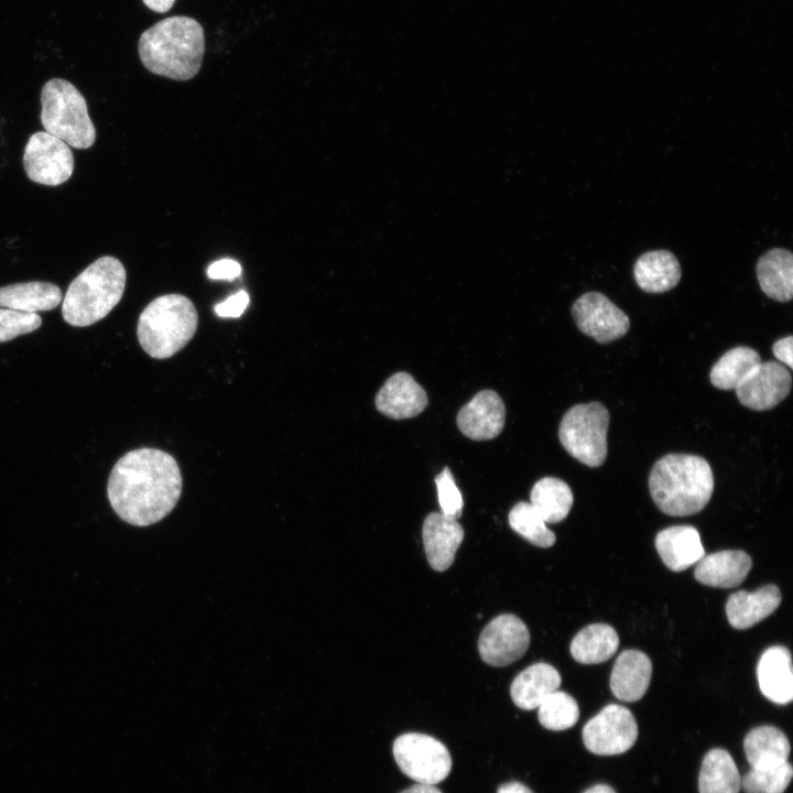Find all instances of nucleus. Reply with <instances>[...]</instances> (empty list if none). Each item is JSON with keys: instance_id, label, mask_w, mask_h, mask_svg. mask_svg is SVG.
Returning a JSON list of instances; mask_svg holds the SVG:
<instances>
[{"instance_id": "obj_36", "label": "nucleus", "mask_w": 793, "mask_h": 793, "mask_svg": "<svg viewBox=\"0 0 793 793\" xmlns=\"http://www.w3.org/2000/svg\"><path fill=\"white\" fill-rule=\"evenodd\" d=\"M249 304V295L246 291L229 296L226 301L215 305V313L220 317H239Z\"/></svg>"}, {"instance_id": "obj_12", "label": "nucleus", "mask_w": 793, "mask_h": 793, "mask_svg": "<svg viewBox=\"0 0 793 793\" xmlns=\"http://www.w3.org/2000/svg\"><path fill=\"white\" fill-rule=\"evenodd\" d=\"M572 314L578 329L600 344L621 338L630 327L629 317L599 292L579 296L572 306Z\"/></svg>"}, {"instance_id": "obj_26", "label": "nucleus", "mask_w": 793, "mask_h": 793, "mask_svg": "<svg viewBox=\"0 0 793 793\" xmlns=\"http://www.w3.org/2000/svg\"><path fill=\"white\" fill-rule=\"evenodd\" d=\"M746 758L753 769H763L787 761L790 742L774 726H759L750 730L743 740Z\"/></svg>"}, {"instance_id": "obj_34", "label": "nucleus", "mask_w": 793, "mask_h": 793, "mask_svg": "<svg viewBox=\"0 0 793 793\" xmlns=\"http://www.w3.org/2000/svg\"><path fill=\"white\" fill-rule=\"evenodd\" d=\"M41 323L42 319L37 313L0 307V343L32 333L41 326Z\"/></svg>"}, {"instance_id": "obj_20", "label": "nucleus", "mask_w": 793, "mask_h": 793, "mask_svg": "<svg viewBox=\"0 0 793 793\" xmlns=\"http://www.w3.org/2000/svg\"><path fill=\"white\" fill-rule=\"evenodd\" d=\"M655 548L667 568L683 572L705 556V548L696 528L674 525L660 531Z\"/></svg>"}, {"instance_id": "obj_13", "label": "nucleus", "mask_w": 793, "mask_h": 793, "mask_svg": "<svg viewBox=\"0 0 793 793\" xmlns=\"http://www.w3.org/2000/svg\"><path fill=\"white\" fill-rule=\"evenodd\" d=\"M791 387L790 371L770 360L756 366L735 390L742 405L754 411H765L784 400Z\"/></svg>"}, {"instance_id": "obj_42", "label": "nucleus", "mask_w": 793, "mask_h": 793, "mask_svg": "<svg viewBox=\"0 0 793 793\" xmlns=\"http://www.w3.org/2000/svg\"><path fill=\"white\" fill-rule=\"evenodd\" d=\"M584 793H616L612 787L606 784H596L588 790H586Z\"/></svg>"}, {"instance_id": "obj_32", "label": "nucleus", "mask_w": 793, "mask_h": 793, "mask_svg": "<svg viewBox=\"0 0 793 793\" xmlns=\"http://www.w3.org/2000/svg\"><path fill=\"white\" fill-rule=\"evenodd\" d=\"M540 724L554 731L573 727L579 718V708L569 694L555 691L550 694L537 707Z\"/></svg>"}, {"instance_id": "obj_29", "label": "nucleus", "mask_w": 793, "mask_h": 793, "mask_svg": "<svg viewBox=\"0 0 793 793\" xmlns=\"http://www.w3.org/2000/svg\"><path fill=\"white\" fill-rule=\"evenodd\" d=\"M574 496L569 486L560 478L537 480L530 493V503L546 523L564 520L571 511Z\"/></svg>"}, {"instance_id": "obj_6", "label": "nucleus", "mask_w": 793, "mask_h": 793, "mask_svg": "<svg viewBox=\"0 0 793 793\" xmlns=\"http://www.w3.org/2000/svg\"><path fill=\"white\" fill-rule=\"evenodd\" d=\"M41 122L44 130L75 149H88L96 129L79 90L62 78L47 80L41 90Z\"/></svg>"}, {"instance_id": "obj_33", "label": "nucleus", "mask_w": 793, "mask_h": 793, "mask_svg": "<svg viewBox=\"0 0 793 793\" xmlns=\"http://www.w3.org/2000/svg\"><path fill=\"white\" fill-rule=\"evenodd\" d=\"M793 776V769L789 761L781 764L753 769L741 779V786L746 793H783Z\"/></svg>"}, {"instance_id": "obj_41", "label": "nucleus", "mask_w": 793, "mask_h": 793, "mask_svg": "<svg viewBox=\"0 0 793 793\" xmlns=\"http://www.w3.org/2000/svg\"><path fill=\"white\" fill-rule=\"evenodd\" d=\"M400 793H442V791L435 785L417 783L401 791Z\"/></svg>"}, {"instance_id": "obj_1", "label": "nucleus", "mask_w": 793, "mask_h": 793, "mask_svg": "<svg viewBox=\"0 0 793 793\" xmlns=\"http://www.w3.org/2000/svg\"><path fill=\"white\" fill-rule=\"evenodd\" d=\"M182 492L176 460L156 448H138L113 466L107 485L109 502L117 515L135 526H148L166 517Z\"/></svg>"}, {"instance_id": "obj_37", "label": "nucleus", "mask_w": 793, "mask_h": 793, "mask_svg": "<svg viewBox=\"0 0 793 793\" xmlns=\"http://www.w3.org/2000/svg\"><path fill=\"white\" fill-rule=\"evenodd\" d=\"M241 274L240 264L232 259H221L211 263L207 269V275L214 280H232Z\"/></svg>"}, {"instance_id": "obj_40", "label": "nucleus", "mask_w": 793, "mask_h": 793, "mask_svg": "<svg viewBox=\"0 0 793 793\" xmlns=\"http://www.w3.org/2000/svg\"><path fill=\"white\" fill-rule=\"evenodd\" d=\"M143 3L152 11L164 13L174 4L175 0H142Z\"/></svg>"}, {"instance_id": "obj_21", "label": "nucleus", "mask_w": 793, "mask_h": 793, "mask_svg": "<svg viewBox=\"0 0 793 793\" xmlns=\"http://www.w3.org/2000/svg\"><path fill=\"white\" fill-rule=\"evenodd\" d=\"M781 599L780 589L773 584L764 585L752 593H734L728 597L725 608L728 622L739 630L751 628L775 611Z\"/></svg>"}, {"instance_id": "obj_11", "label": "nucleus", "mask_w": 793, "mask_h": 793, "mask_svg": "<svg viewBox=\"0 0 793 793\" xmlns=\"http://www.w3.org/2000/svg\"><path fill=\"white\" fill-rule=\"evenodd\" d=\"M530 645L525 623L514 615L504 613L492 619L478 640L479 654L487 664L506 666L519 660Z\"/></svg>"}, {"instance_id": "obj_27", "label": "nucleus", "mask_w": 793, "mask_h": 793, "mask_svg": "<svg viewBox=\"0 0 793 793\" xmlns=\"http://www.w3.org/2000/svg\"><path fill=\"white\" fill-rule=\"evenodd\" d=\"M617 631L607 623H593L583 628L571 642V654L582 664L608 661L618 650Z\"/></svg>"}, {"instance_id": "obj_16", "label": "nucleus", "mask_w": 793, "mask_h": 793, "mask_svg": "<svg viewBox=\"0 0 793 793\" xmlns=\"http://www.w3.org/2000/svg\"><path fill=\"white\" fill-rule=\"evenodd\" d=\"M422 536L430 566L443 572L454 562L464 539V529L457 519L432 512L424 520Z\"/></svg>"}, {"instance_id": "obj_10", "label": "nucleus", "mask_w": 793, "mask_h": 793, "mask_svg": "<svg viewBox=\"0 0 793 793\" xmlns=\"http://www.w3.org/2000/svg\"><path fill=\"white\" fill-rule=\"evenodd\" d=\"M23 167L31 181L57 186L70 178L74 157L64 141L46 131H37L29 138L25 145Z\"/></svg>"}, {"instance_id": "obj_22", "label": "nucleus", "mask_w": 793, "mask_h": 793, "mask_svg": "<svg viewBox=\"0 0 793 793\" xmlns=\"http://www.w3.org/2000/svg\"><path fill=\"white\" fill-rule=\"evenodd\" d=\"M638 286L647 293H664L681 280V265L669 250H651L642 253L633 265Z\"/></svg>"}, {"instance_id": "obj_28", "label": "nucleus", "mask_w": 793, "mask_h": 793, "mask_svg": "<svg viewBox=\"0 0 793 793\" xmlns=\"http://www.w3.org/2000/svg\"><path fill=\"white\" fill-rule=\"evenodd\" d=\"M741 778L730 753L720 748L709 750L702 762L699 793H739Z\"/></svg>"}, {"instance_id": "obj_35", "label": "nucleus", "mask_w": 793, "mask_h": 793, "mask_svg": "<svg viewBox=\"0 0 793 793\" xmlns=\"http://www.w3.org/2000/svg\"><path fill=\"white\" fill-rule=\"evenodd\" d=\"M435 484L442 513L458 519L461 515L464 501L448 467L436 476Z\"/></svg>"}, {"instance_id": "obj_5", "label": "nucleus", "mask_w": 793, "mask_h": 793, "mask_svg": "<svg viewBox=\"0 0 793 793\" xmlns=\"http://www.w3.org/2000/svg\"><path fill=\"white\" fill-rule=\"evenodd\" d=\"M198 325L197 311L189 298L165 294L154 298L140 314L138 339L152 358L165 359L183 349Z\"/></svg>"}, {"instance_id": "obj_7", "label": "nucleus", "mask_w": 793, "mask_h": 793, "mask_svg": "<svg viewBox=\"0 0 793 793\" xmlns=\"http://www.w3.org/2000/svg\"><path fill=\"white\" fill-rule=\"evenodd\" d=\"M609 420V412L600 402L576 404L561 421L560 442L582 464L599 467L607 457Z\"/></svg>"}, {"instance_id": "obj_38", "label": "nucleus", "mask_w": 793, "mask_h": 793, "mask_svg": "<svg viewBox=\"0 0 793 793\" xmlns=\"http://www.w3.org/2000/svg\"><path fill=\"white\" fill-rule=\"evenodd\" d=\"M793 337L790 335L776 340L772 346L773 355L790 369L793 368Z\"/></svg>"}, {"instance_id": "obj_9", "label": "nucleus", "mask_w": 793, "mask_h": 793, "mask_svg": "<svg viewBox=\"0 0 793 793\" xmlns=\"http://www.w3.org/2000/svg\"><path fill=\"white\" fill-rule=\"evenodd\" d=\"M638 738V725L624 706L609 704L589 719L583 728V741L588 751L599 756H615L628 751Z\"/></svg>"}, {"instance_id": "obj_25", "label": "nucleus", "mask_w": 793, "mask_h": 793, "mask_svg": "<svg viewBox=\"0 0 793 793\" xmlns=\"http://www.w3.org/2000/svg\"><path fill=\"white\" fill-rule=\"evenodd\" d=\"M62 301L61 289L53 283L31 281L0 287V307L26 313L54 309Z\"/></svg>"}, {"instance_id": "obj_19", "label": "nucleus", "mask_w": 793, "mask_h": 793, "mask_svg": "<svg viewBox=\"0 0 793 793\" xmlns=\"http://www.w3.org/2000/svg\"><path fill=\"white\" fill-rule=\"evenodd\" d=\"M651 675L650 658L639 650H626L612 666L610 689L622 702H637L647 693Z\"/></svg>"}, {"instance_id": "obj_23", "label": "nucleus", "mask_w": 793, "mask_h": 793, "mask_svg": "<svg viewBox=\"0 0 793 793\" xmlns=\"http://www.w3.org/2000/svg\"><path fill=\"white\" fill-rule=\"evenodd\" d=\"M561 685V675L547 663H535L523 670L513 680L510 694L513 703L521 709L531 710Z\"/></svg>"}, {"instance_id": "obj_24", "label": "nucleus", "mask_w": 793, "mask_h": 793, "mask_svg": "<svg viewBox=\"0 0 793 793\" xmlns=\"http://www.w3.org/2000/svg\"><path fill=\"white\" fill-rule=\"evenodd\" d=\"M757 279L762 292L778 302H789L793 296V254L784 248H772L763 253L757 264Z\"/></svg>"}, {"instance_id": "obj_39", "label": "nucleus", "mask_w": 793, "mask_h": 793, "mask_svg": "<svg viewBox=\"0 0 793 793\" xmlns=\"http://www.w3.org/2000/svg\"><path fill=\"white\" fill-rule=\"evenodd\" d=\"M497 793H533L526 785L520 782H507L501 784Z\"/></svg>"}, {"instance_id": "obj_4", "label": "nucleus", "mask_w": 793, "mask_h": 793, "mask_svg": "<svg viewBox=\"0 0 793 793\" xmlns=\"http://www.w3.org/2000/svg\"><path fill=\"white\" fill-rule=\"evenodd\" d=\"M126 276L123 264L115 257L94 261L70 282L62 303L64 321L85 327L106 317L123 295Z\"/></svg>"}, {"instance_id": "obj_17", "label": "nucleus", "mask_w": 793, "mask_h": 793, "mask_svg": "<svg viewBox=\"0 0 793 793\" xmlns=\"http://www.w3.org/2000/svg\"><path fill=\"white\" fill-rule=\"evenodd\" d=\"M694 571L695 579L709 587L734 588L749 574L752 561L741 550H724L703 556Z\"/></svg>"}, {"instance_id": "obj_3", "label": "nucleus", "mask_w": 793, "mask_h": 793, "mask_svg": "<svg viewBox=\"0 0 793 793\" xmlns=\"http://www.w3.org/2000/svg\"><path fill=\"white\" fill-rule=\"evenodd\" d=\"M649 489L663 513L692 515L703 510L710 500L714 475L708 461L700 456L669 454L653 465Z\"/></svg>"}, {"instance_id": "obj_31", "label": "nucleus", "mask_w": 793, "mask_h": 793, "mask_svg": "<svg viewBox=\"0 0 793 793\" xmlns=\"http://www.w3.org/2000/svg\"><path fill=\"white\" fill-rule=\"evenodd\" d=\"M509 524L535 546L550 547L556 541L555 534L530 502L520 501L510 510Z\"/></svg>"}, {"instance_id": "obj_18", "label": "nucleus", "mask_w": 793, "mask_h": 793, "mask_svg": "<svg viewBox=\"0 0 793 793\" xmlns=\"http://www.w3.org/2000/svg\"><path fill=\"white\" fill-rule=\"evenodd\" d=\"M757 677L761 693L772 703L785 705L793 699L792 658L787 648L773 645L760 656Z\"/></svg>"}, {"instance_id": "obj_14", "label": "nucleus", "mask_w": 793, "mask_h": 793, "mask_svg": "<svg viewBox=\"0 0 793 793\" xmlns=\"http://www.w3.org/2000/svg\"><path fill=\"white\" fill-rule=\"evenodd\" d=\"M506 408L493 390L478 392L457 415V426L470 439L495 438L504 426Z\"/></svg>"}, {"instance_id": "obj_8", "label": "nucleus", "mask_w": 793, "mask_h": 793, "mask_svg": "<svg viewBox=\"0 0 793 793\" xmlns=\"http://www.w3.org/2000/svg\"><path fill=\"white\" fill-rule=\"evenodd\" d=\"M392 751L400 770L416 783L435 785L452 770V757L446 746L425 734L399 736Z\"/></svg>"}, {"instance_id": "obj_30", "label": "nucleus", "mask_w": 793, "mask_h": 793, "mask_svg": "<svg viewBox=\"0 0 793 793\" xmlns=\"http://www.w3.org/2000/svg\"><path fill=\"white\" fill-rule=\"evenodd\" d=\"M761 362L760 355L747 346L726 351L710 370V382L720 390H732Z\"/></svg>"}, {"instance_id": "obj_2", "label": "nucleus", "mask_w": 793, "mask_h": 793, "mask_svg": "<svg viewBox=\"0 0 793 793\" xmlns=\"http://www.w3.org/2000/svg\"><path fill=\"white\" fill-rule=\"evenodd\" d=\"M138 50L142 64L151 73L188 80L197 75L203 63L204 30L191 17L165 18L140 35Z\"/></svg>"}, {"instance_id": "obj_15", "label": "nucleus", "mask_w": 793, "mask_h": 793, "mask_svg": "<svg viewBox=\"0 0 793 793\" xmlns=\"http://www.w3.org/2000/svg\"><path fill=\"white\" fill-rule=\"evenodd\" d=\"M427 405V395L414 378L404 371L387 379L376 395V408L393 420L419 415Z\"/></svg>"}]
</instances>
